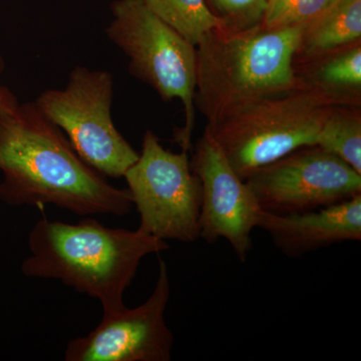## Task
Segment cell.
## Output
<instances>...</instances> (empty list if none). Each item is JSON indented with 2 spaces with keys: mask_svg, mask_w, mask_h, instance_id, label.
Instances as JSON below:
<instances>
[{
  "mask_svg": "<svg viewBox=\"0 0 361 361\" xmlns=\"http://www.w3.org/2000/svg\"><path fill=\"white\" fill-rule=\"evenodd\" d=\"M123 178L139 212L140 230L164 241L193 243L200 238L202 185L188 151L173 153L146 130L141 154Z\"/></svg>",
  "mask_w": 361,
  "mask_h": 361,
  "instance_id": "52a82bcc",
  "label": "cell"
},
{
  "mask_svg": "<svg viewBox=\"0 0 361 361\" xmlns=\"http://www.w3.org/2000/svg\"><path fill=\"white\" fill-rule=\"evenodd\" d=\"M0 200L9 206L118 217L134 207L129 190L114 187L85 164L35 103H18L0 118Z\"/></svg>",
  "mask_w": 361,
  "mask_h": 361,
  "instance_id": "6da1fadb",
  "label": "cell"
},
{
  "mask_svg": "<svg viewBox=\"0 0 361 361\" xmlns=\"http://www.w3.org/2000/svg\"><path fill=\"white\" fill-rule=\"evenodd\" d=\"M171 295L168 266L159 260L151 296L137 307L104 316L96 329L68 342L66 361H170L174 334L166 322Z\"/></svg>",
  "mask_w": 361,
  "mask_h": 361,
  "instance_id": "9c48e42d",
  "label": "cell"
},
{
  "mask_svg": "<svg viewBox=\"0 0 361 361\" xmlns=\"http://www.w3.org/2000/svg\"><path fill=\"white\" fill-rule=\"evenodd\" d=\"M361 42V0H336L303 28L295 61Z\"/></svg>",
  "mask_w": 361,
  "mask_h": 361,
  "instance_id": "4fadbf2b",
  "label": "cell"
},
{
  "mask_svg": "<svg viewBox=\"0 0 361 361\" xmlns=\"http://www.w3.org/2000/svg\"><path fill=\"white\" fill-rule=\"evenodd\" d=\"M302 27L218 28L196 44L195 106L212 127L266 97L300 87L295 58Z\"/></svg>",
  "mask_w": 361,
  "mask_h": 361,
  "instance_id": "3957f363",
  "label": "cell"
},
{
  "mask_svg": "<svg viewBox=\"0 0 361 361\" xmlns=\"http://www.w3.org/2000/svg\"><path fill=\"white\" fill-rule=\"evenodd\" d=\"M158 18L196 45L207 32L226 28L206 0H144Z\"/></svg>",
  "mask_w": 361,
  "mask_h": 361,
  "instance_id": "9a60e30c",
  "label": "cell"
},
{
  "mask_svg": "<svg viewBox=\"0 0 361 361\" xmlns=\"http://www.w3.org/2000/svg\"><path fill=\"white\" fill-rule=\"evenodd\" d=\"M257 227L284 255L301 257L348 241L361 240V194L308 212L278 215L261 210Z\"/></svg>",
  "mask_w": 361,
  "mask_h": 361,
  "instance_id": "8fae6325",
  "label": "cell"
},
{
  "mask_svg": "<svg viewBox=\"0 0 361 361\" xmlns=\"http://www.w3.org/2000/svg\"><path fill=\"white\" fill-rule=\"evenodd\" d=\"M4 70V61L0 54V75ZM18 104V99L7 87L0 85V118L6 115L7 111L11 110L13 106Z\"/></svg>",
  "mask_w": 361,
  "mask_h": 361,
  "instance_id": "ac0fdd59",
  "label": "cell"
},
{
  "mask_svg": "<svg viewBox=\"0 0 361 361\" xmlns=\"http://www.w3.org/2000/svg\"><path fill=\"white\" fill-rule=\"evenodd\" d=\"M106 35L130 59V73L165 102L180 99L185 126L175 133L182 149L192 148L195 125L196 45L149 11L144 0H116Z\"/></svg>",
  "mask_w": 361,
  "mask_h": 361,
  "instance_id": "5b68a950",
  "label": "cell"
},
{
  "mask_svg": "<svg viewBox=\"0 0 361 361\" xmlns=\"http://www.w3.org/2000/svg\"><path fill=\"white\" fill-rule=\"evenodd\" d=\"M114 82L110 73L73 68L63 90H47L35 106L59 128L85 164L104 177L120 179L139 153L111 120Z\"/></svg>",
  "mask_w": 361,
  "mask_h": 361,
  "instance_id": "8992f818",
  "label": "cell"
},
{
  "mask_svg": "<svg viewBox=\"0 0 361 361\" xmlns=\"http://www.w3.org/2000/svg\"><path fill=\"white\" fill-rule=\"evenodd\" d=\"M245 180L261 210L278 215L308 212L361 194V174L317 145L297 149Z\"/></svg>",
  "mask_w": 361,
  "mask_h": 361,
  "instance_id": "ba28073f",
  "label": "cell"
},
{
  "mask_svg": "<svg viewBox=\"0 0 361 361\" xmlns=\"http://www.w3.org/2000/svg\"><path fill=\"white\" fill-rule=\"evenodd\" d=\"M331 104L305 87L260 99L206 126L235 172L246 180L258 169L317 142Z\"/></svg>",
  "mask_w": 361,
  "mask_h": 361,
  "instance_id": "277c9868",
  "label": "cell"
},
{
  "mask_svg": "<svg viewBox=\"0 0 361 361\" xmlns=\"http://www.w3.org/2000/svg\"><path fill=\"white\" fill-rule=\"evenodd\" d=\"M190 164L202 185L200 238L209 244L225 239L240 262H246L261 211L253 192L206 128Z\"/></svg>",
  "mask_w": 361,
  "mask_h": 361,
  "instance_id": "30bf717a",
  "label": "cell"
},
{
  "mask_svg": "<svg viewBox=\"0 0 361 361\" xmlns=\"http://www.w3.org/2000/svg\"><path fill=\"white\" fill-rule=\"evenodd\" d=\"M300 87L332 106H361V42L295 61Z\"/></svg>",
  "mask_w": 361,
  "mask_h": 361,
  "instance_id": "7c38bea8",
  "label": "cell"
},
{
  "mask_svg": "<svg viewBox=\"0 0 361 361\" xmlns=\"http://www.w3.org/2000/svg\"><path fill=\"white\" fill-rule=\"evenodd\" d=\"M26 277L56 279L97 299L104 316L125 310L123 296L142 259L168 250L167 241L137 228H111L94 218L77 224L42 218L28 235Z\"/></svg>",
  "mask_w": 361,
  "mask_h": 361,
  "instance_id": "7a4b0ae2",
  "label": "cell"
},
{
  "mask_svg": "<svg viewBox=\"0 0 361 361\" xmlns=\"http://www.w3.org/2000/svg\"><path fill=\"white\" fill-rule=\"evenodd\" d=\"M336 0H267L262 26L267 30L305 27Z\"/></svg>",
  "mask_w": 361,
  "mask_h": 361,
  "instance_id": "2e32d148",
  "label": "cell"
},
{
  "mask_svg": "<svg viewBox=\"0 0 361 361\" xmlns=\"http://www.w3.org/2000/svg\"><path fill=\"white\" fill-rule=\"evenodd\" d=\"M214 13L229 30H245L260 25L267 0H210Z\"/></svg>",
  "mask_w": 361,
  "mask_h": 361,
  "instance_id": "e0dca14e",
  "label": "cell"
},
{
  "mask_svg": "<svg viewBox=\"0 0 361 361\" xmlns=\"http://www.w3.org/2000/svg\"><path fill=\"white\" fill-rule=\"evenodd\" d=\"M316 145L361 174L360 106H334L323 123Z\"/></svg>",
  "mask_w": 361,
  "mask_h": 361,
  "instance_id": "5bb4252c",
  "label": "cell"
}]
</instances>
